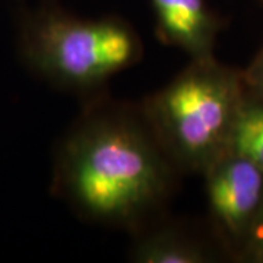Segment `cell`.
<instances>
[{"label":"cell","mask_w":263,"mask_h":263,"mask_svg":"<svg viewBox=\"0 0 263 263\" xmlns=\"http://www.w3.org/2000/svg\"><path fill=\"white\" fill-rule=\"evenodd\" d=\"M243 97L241 70L211 54L190 59L179 75L138 105L180 173L202 176L230 148Z\"/></svg>","instance_id":"cell-2"},{"label":"cell","mask_w":263,"mask_h":263,"mask_svg":"<svg viewBox=\"0 0 263 263\" xmlns=\"http://www.w3.org/2000/svg\"><path fill=\"white\" fill-rule=\"evenodd\" d=\"M180 174L139 105L95 100L57 148L51 190L89 222L138 231L167 205Z\"/></svg>","instance_id":"cell-1"},{"label":"cell","mask_w":263,"mask_h":263,"mask_svg":"<svg viewBox=\"0 0 263 263\" xmlns=\"http://www.w3.org/2000/svg\"><path fill=\"white\" fill-rule=\"evenodd\" d=\"M202 176L214 240L235 259L263 208V168L227 151Z\"/></svg>","instance_id":"cell-4"},{"label":"cell","mask_w":263,"mask_h":263,"mask_svg":"<svg viewBox=\"0 0 263 263\" xmlns=\"http://www.w3.org/2000/svg\"><path fill=\"white\" fill-rule=\"evenodd\" d=\"M19 56L50 84L91 91L141 60L138 32L116 16L84 19L57 9L29 12L21 19Z\"/></svg>","instance_id":"cell-3"},{"label":"cell","mask_w":263,"mask_h":263,"mask_svg":"<svg viewBox=\"0 0 263 263\" xmlns=\"http://www.w3.org/2000/svg\"><path fill=\"white\" fill-rule=\"evenodd\" d=\"M157 16V34L190 59L214 54L221 21L206 0H151Z\"/></svg>","instance_id":"cell-5"},{"label":"cell","mask_w":263,"mask_h":263,"mask_svg":"<svg viewBox=\"0 0 263 263\" xmlns=\"http://www.w3.org/2000/svg\"><path fill=\"white\" fill-rule=\"evenodd\" d=\"M241 79L247 94L263 100V46L249 66L241 70Z\"/></svg>","instance_id":"cell-9"},{"label":"cell","mask_w":263,"mask_h":263,"mask_svg":"<svg viewBox=\"0 0 263 263\" xmlns=\"http://www.w3.org/2000/svg\"><path fill=\"white\" fill-rule=\"evenodd\" d=\"M259 2H262V3H263V0H259Z\"/></svg>","instance_id":"cell-10"},{"label":"cell","mask_w":263,"mask_h":263,"mask_svg":"<svg viewBox=\"0 0 263 263\" xmlns=\"http://www.w3.org/2000/svg\"><path fill=\"white\" fill-rule=\"evenodd\" d=\"M235 260L246 263H263V208L256 218L245 245L238 252Z\"/></svg>","instance_id":"cell-8"},{"label":"cell","mask_w":263,"mask_h":263,"mask_svg":"<svg viewBox=\"0 0 263 263\" xmlns=\"http://www.w3.org/2000/svg\"><path fill=\"white\" fill-rule=\"evenodd\" d=\"M228 151L263 168V100L247 94L235 117Z\"/></svg>","instance_id":"cell-7"},{"label":"cell","mask_w":263,"mask_h":263,"mask_svg":"<svg viewBox=\"0 0 263 263\" xmlns=\"http://www.w3.org/2000/svg\"><path fill=\"white\" fill-rule=\"evenodd\" d=\"M130 260L136 263H209L216 250L205 238L177 224L145 226L136 231Z\"/></svg>","instance_id":"cell-6"}]
</instances>
